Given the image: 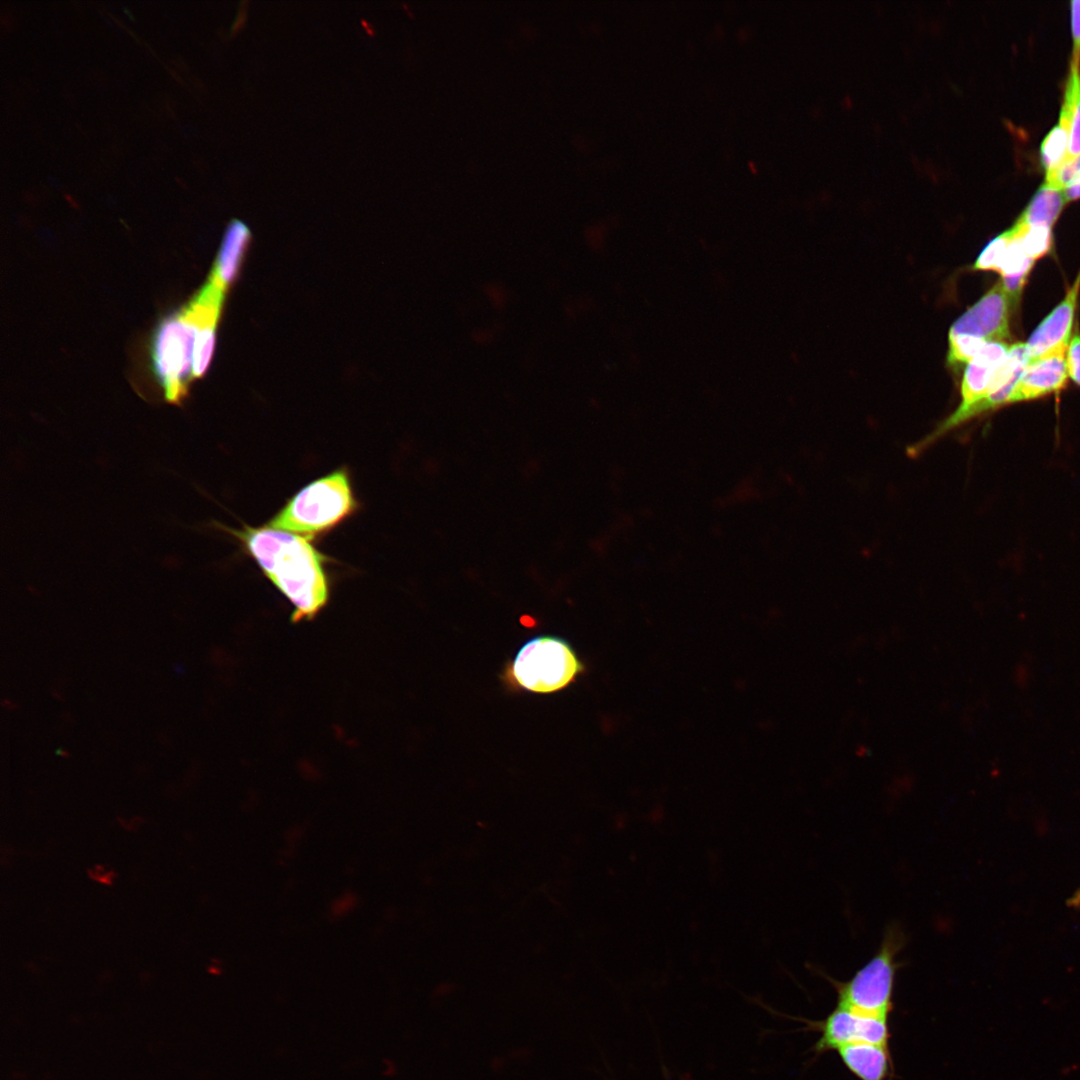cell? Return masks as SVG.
Returning <instances> with one entry per match:
<instances>
[{"instance_id": "8992f818", "label": "cell", "mask_w": 1080, "mask_h": 1080, "mask_svg": "<svg viewBox=\"0 0 1080 1080\" xmlns=\"http://www.w3.org/2000/svg\"><path fill=\"white\" fill-rule=\"evenodd\" d=\"M809 1025L820 1032L813 1047L818 1054L862 1043L889 1047L890 1030L885 1018L836 1006L824 1020Z\"/></svg>"}, {"instance_id": "8fae6325", "label": "cell", "mask_w": 1080, "mask_h": 1080, "mask_svg": "<svg viewBox=\"0 0 1080 1080\" xmlns=\"http://www.w3.org/2000/svg\"><path fill=\"white\" fill-rule=\"evenodd\" d=\"M1080 291V273L1065 298L1038 325L1025 343L1030 361L1048 352L1068 346Z\"/></svg>"}, {"instance_id": "e0dca14e", "label": "cell", "mask_w": 1080, "mask_h": 1080, "mask_svg": "<svg viewBox=\"0 0 1080 1080\" xmlns=\"http://www.w3.org/2000/svg\"><path fill=\"white\" fill-rule=\"evenodd\" d=\"M1068 140V124L1063 118H1059L1058 124L1048 133L1040 148L1041 162L1046 174L1058 168L1067 158Z\"/></svg>"}, {"instance_id": "7c38bea8", "label": "cell", "mask_w": 1080, "mask_h": 1080, "mask_svg": "<svg viewBox=\"0 0 1080 1080\" xmlns=\"http://www.w3.org/2000/svg\"><path fill=\"white\" fill-rule=\"evenodd\" d=\"M1008 350L1005 342L990 341L967 363L961 381V403L954 412H962L986 396L992 376Z\"/></svg>"}, {"instance_id": "cb8c5ba5", "label": "cell", "mask_w": 1080, "mask_h": 1080, "mask_svg": "<svg viewBox=\"0 0 1080 1080\" xmlns=\"http://www.w3.org/2000/svg\"><path fill=\"white\" fill-rule=\"evenodd\" d=\"M1062 191L1066 201L1080 198V174Z\"/></svg>"}, {"instance_id": "7a4b0ae2", "label": "cell", "mask_w": 1080, "mask_h": 1080, "mask_svg": "<svg viewBox=\"0 0 1080 1080\" xmlns=\"http://www.w3.org/2000/svg\"><path fill=\"white\" fill-rule=\"evenodd\" d=\"M585 671L572 645L555 635H538L527 640L504 671L512 688L550 694L567 688Z\"/></svg>"}, {"instance_id": "9c48e42d", "label": "cell", "mask_w": 1080, "mask_h": 1080, "mask_svg": "<svg viewBox=\"0 0 1080 1080\" xmlns=\"http://www.w3.org/2000/svg\"><path fill=\"white\" fill-rule=\"evenodd\" d=\"M1030 358L1025 343L1009 347L1006 359L995 370L986 396L962 412H953L948 421L954 428L987 411L1010 403V398L1024 374Z\"/></svg>"}, {"instance_id": "ac0fdd59", "label": "cell", "mask_w": 1080, "mask_h": 1080, "mask_svg": "<svg viewBox=\"0 0 1080 1080\" xmlns=\"http://www.w3.org/2000/svg\"><path fill=\"white\" fill-rule=\"evenodd\" d=\"M1026 255L1032 260L1045 256L1051 249V228L1044 225H1027L1016 221L1013 225Z\"/></svg>"}, {"instance_id": "7402d4cb", "label": "cell", "mask_w": 1080, "mask_h": 1080, "mask_svg": "<svg viewBox=\"0 0 1080 1080\" xmlns=\"http://www.w3.org/2000/svg\"><path fill=\"white\" fill-rule=\"evenodd\" d=\"M1068 376L1080 386V334H1074L1066 356Z\"/></svg>"}, {"instance_id": "6da1fadb", "label": "cell", "mask_w": 1080, "mask_h": 1080, "mask_svg": "<svg viewBox=\"0 0 1080 1080\" xmlns=\"http://www.w3.org/2000/svg\"><path fill=\"white\" fill-rule=\"evenodd\" d=\"M236 534L291 603L294 622L319 615L328 602V581L321 555L304 537L274 528H246Z\"/></svg>"}, {"instance_id": "4fadbf2b", "label": "cell", "mask_w": 1080, "mask_h": 1080, "mask_svg": "<svg viewBox=\"0 0 1080 1080\" xmlns=\"http://www.w3.org/2000/svg\"><path fill=\"white\" fill-rule=\"evenodd\" d=\"M251 239L249 227L240 220L227 226L210 278L224 291L236 279Z\"/></svg>"}, {"instance_id": "484cf974", "label": "cell", "mask_w": 1080, "mask_h": 1080, "mask_svg": "<svg viewBox=\"0 0 1080 1080\" xmlns=\"http://www.w3.org/2000/svg\"><path fill=\"white\" fill-rule=\"evenodd\" d=\"M1068 905L1073 908H1080V888L1068 900Z\"/></svg>"}, {"instance_id": "d4e9b609", "label": "cell", "mask_w": 1080, "mask_h": 1080, "mask_svg": "<svg viewBox=\"0 0 1080 1080\" xmlns=\"http://www.w3.org/2000/svg\"><path fill=\"white\" fill-rule=\"evenodd\" d=\"M354 904L353 897L345 896L334 905V912L339 914L347 911Z\"/></svg>"}, {"instance_id": "277c9868", "label": "cell", "mask_w": 1080, "mask_h": 1080, "mask_svg": "<svg viewBox=\"0 0 1080 1080\" xmlns=\"http://www.w3.org/2000/svg\"><path fill=\"white\" fill-rule=\"evenodd\" d=\"M904 944V934L889 927L875 954L845 982L831 980L837 993V1005L864 1015L888 1019L893 1009V993L899 968L897 956Z\"/></svg>"}, {"instance_id": "3957f363", "label": "cell", "mask_w": 1080, "mask_h": 1080, "mask_svg": "<svg viewBox=\"0 0 1080 1080\" xmlns=\"http://www.w3.org/2000/svg\"><path fill=\"white\" fill-rule=\"evenodd\" d=\"M351 484L344 470L305 486L270 521L271 528L306 536L334 527L355 509Z\"/></svg>"}, {"instance_id": "2e32d148", "label": "cell", "mask_w": 1080, "mask_h": 1080, "mask_svg": "<svg viewBox=\"0 0 1080 1080\" xmlns=\"http://www.w3.org/2000/svg\"><path fill=\"white\" fill-rule=\"evenodd\" d=\"M1060 118L1069 129L1067 158L1080 155V71L1071 66L1067 79Z\"/></svg>"}, {"instance_id": "30bf717a", "label": "cell", "mask_w": 1080, "mask_h": 1080, "mask_svg": "<svg viewBox=\"0 0 1080 1080\" xmlns=\"http://www.w3.org/2000/svg\"><path fill=\"white\" fill-rule=\"evenodd\" d=\"M1068 346L1056 348L1029 362L1010 398V403L1034 400L1062 390L1068 379Z\"/></svg>"}, {"instance_id": "ba28073f", "label": "cell", "mask_w": 1080, "mask_h": 1080, "mask_svg": "<svg viewBox=\"0 0 1080 1080\" xmlns=\"http://www.w3.org/2000/svg\"><path fill=\"white\" fill-rule=\"evenodd\" d=\"M224 290L208 281L183 309L195 326L192 375L199 378L206 372L215 347V331L224 300Z\"/></svg>"}, {"instance_id": "d6986e66", "label": "cell", "mask_w": 1080, "mask_h": 1080, "mask_svg": "<svg viewBox=\"0 0 1080 1080\" xmlns=\"http://www.w3.org/2000/svg\"><path fill=\"white\" fill-rule=\"evenodd\" d=\"M947 361L951 365L968 363L984 347L987 341L968 335H948Z\"/></svg>"}, {"instance_id": "52a82bcc", "label": "cell", "mask_w": 1080, "mask_h": 1080, "mask_svg": "<svg viewBox=\"0 0 1080 1080\" xmlns=\"http://www.w3.org/2000/svg\"><path fill=\"white\" fill-rule=\"evenodd\" d=\"M1013 305L998 281L950 327L948 335H968L987 342L1009 337V312Z\"/></svg>"}, {"instance_id": "ffe728a7", "label": "cell", "mask_w": 1080, "mask_h": 1080, "mask_svg": "<svg viewBox=\"0 0 1080 1080\" xmlns=\"http://www.w3.org/2000/svg\"><path fill=\"white\" fill-rule=\"evenodd\" d=\"M1010 238L1011 232L1008 229L992 239L979 254L973 264V269L998 271Z\"/></svg>"}, {"instance_id": "603a6c76", "label": "cell", "mask_w": 1080, "mask_h": 1080, "mask_svg": "<svg viewBox=\"0 0 1080 1080\" xmlns=\"http://www.w3.org/2000/svg\"><path fill=\"white\" fill-rule=\"evenodd\" d=\"M1071 23H1072V63L1071 66L1079 68L1080 64V1L1071 2Z\"/></svg>"}, {"instance_id": "5b68a950", "label": "cell", "mask_w": 1080, "mask_h": 1080, "mask_svg": "<svg viewBox=\"0 0 1080 1080\" xmlns=\"http://www.w3.org/2000/svg\"><path fill=\"white\" fill-rule=\"evenodd\" d=\"M195 326L184 309L166 317L156 330L152 357L165 399L179 404L191 382Z\"/></svg>"}, {"instance_id": "44dd1931", "label": "cell", "mask_w": 1080, "mask_h": 1080, "mask_svg": "<svg viewBox=\"0 0 1080 1080\" xmlns=\"http://www.w3.org/2000/svg\"><path fill=\"white\" fill-rule=\"evenodd\" d=\"M1080 174V155L1065 159L1054 171L1046 174V185L1063 190Z\"/></svg>"}, {"instance_id": "5bb4252c", "label": "cell", "mask_w": 1080, "mask_h": 1080, "mask_svg": "<svg viewBox=\"0 0 1080 1080\" xmlns=\"http://www.w3.org/2000/svg\"><path fill=\"white\" fill-rule=\"evenodd\" d=\"M844 1066L859 1080H887L892 1072L889 1047L853 1044L837 1050Z\"/></svg>"}, {"instance_id": "9a60e30c", "label": "cell", "mask_w": 1080, "mask_h": 1080, "mask_svg": "<svg viewBox=\"0 0 1080 1080\" xmlns=\"http://www.w3.org/2000/svg\"><path fill=\"white\" fill-rule=\"evenodd\" d=\"M1066 202L1062 190L1043 184L1017 221L1051 228Z\"/></svg>"}]
</instances>
